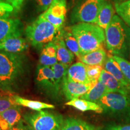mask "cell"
I'll return each mask as SVG.
<instances>
[{"instance_id":"277c9868","label":"cell","mask_w":130,"mask_h":130,"mask_svg":"<svg viewBox=\"0 0 130 130\" xmlns=\"http://www.w3.org/2000/svg\"><path fill=\"white\" fill-rule=\"evenodd\" d=\"M58 31L51 23L39 16L36 20L25 28V33L27 39L36 48H42L45 45L53 42Z\"/></svg>"},{"instance_id":"ffe728a7","label":"cell","mask_w":130,"mask_h":130,"mask_svg":"<svg viewBox=\"0 0 130 130\" xmlns=\"http://www.w3.org/2000/svg\"><path fill=\"white\" fill-rule=\"evenodd\" d=\"M103 69L109 72L122 84H123L125 87L130 90L129 83L126 80L118 63L113 59L111 56H108L107 57L106 60L103 65Z\"/></svg>"},{"instance_id":"1f68e13d","label":"cell","mask_w":130,"mask_h":130,"mask_svg":"<svg viewBox=\"0 0 130 130\" xmlns=\"http://www.w3.org/2000/svg\"><path fill=\"white\" fill-rule=\"evenodd\" d=\"M37 7L40 11H45L48 9L54 0H35Z\"/></svg>"},{"instance_id":"30bf717a","label":"cell","mask_w":130,"mask_h":130,"mask_svg":"<svg viewBox=\"0 0 130 130\" xmlns=\"http://www.w3.org/2000/svg\"><path fill=\"white\" fill-rule=\"evenodd\" d=\"M94 85L92 84H83L70 80L67 76L63 81L62 92L68 100L78 98L87 93Z\"/></svg>"},{"instance_id":"7a4b0ae2","label":"cell","mask_w":130,"mask_h":130,"mask_svg":"<svg viewBox=\"0 0 130 130\" xmlns=\"http://www.w3.org/2000/svg\"><path fill=\"white\" fill-rule=\"evenodd\" d=\"M105 46L113 56L125 57L130 46V27L115 14L105 30Z\"/></svg>"},{"instance_id":"836d02e7","label":"cell","mask_w":130,"mask_h":130,"mask_svg":"<svg viewBox=\"0 0 130 130\" xmlns=\"http://www.w3.org/2000/svg\"><path fill=\"white\" fill-rule=\"evenodd\" d=\"M104 130H130V124L110 125L105 128Z\"/></svg>"},{"instance_id":"ac0fdd59","label":"cell","mask_w":130,"mask_h":130,"mask_svg":"<svg viewBox=\"0 0 130 130\" xmlns=\"http://www.w3.org/2000/svg\"><path fill=\"white\" fill-rule=\"evenodd\" d=\"M108 56L103 48L81 55L78 58L81 62L89 66H101L103 67Z\"/></svg>"},{"instance_id":"9a60e30c","label":"cell","mask_w":130,"mask_h":130,"mask_svg":"<svg viewBox=\"0 0 130 130\" xmlns=\"http://www.w3.org/2000/svg\"><path fill=\"white\" fill-rule=\"evenodd\" d=\"M53 42L57 48L58 62L70 66L74 60L75 55L66 46L60 31L58 32Z\"/></svg>"},{"instance_id":"7402d4cb","label":"cell","mask_w":130,"mask_h":130,"mask_svg":"<svg viewBox=\"0 0 130 130\" xmlns=\"http://www.w3.org/2000/svg\"><path fill=\"white\" fill-rule=\"evenodd\" d=\"M65 104L74 107L81 111H92L98 113L104 112L102 108L98 104L81 98L73 99L66 102Z\"/></svg>"},{"instance_id":"4fadbf2b","label":"cell","mask_w":130,"mask_h":130,"mask_svg":"<svg viewBox=\"0 0 130 130\" xmlns=\"http://www.w3.org/2000/svg\"><path fill=\"white\" fill-rule=\"evenodd\" d=\"M21 121V108L16 105L0 113V130H10Z\"/></svg>"},{"instance_id":"d4e9b609","label":"cell","mask_w":130,"mask_h":130,"mask_svg":"<svg viewBox=\"0 0 130 130\" xmlns=\"http://www.w3.org/2000/svg\"><path fill=\"white\" fill-rule=\"evenodd\" d=\"M106 93H107L106 87L101 81H98L87 93L81 96L80 98L98 104Z\"/></svg>"},{"instance_id":"9c48e42d","label":"cell","mask_w":130,"mask_h":130,"mask_svg":"<svg viewBox=\"0 0 130 130\" xmlns=\"http://www.w3.org/2000/svg\"><path fill=\"white\" fill-rule=\"evenodd\" d=\"M36 82L37 85L48 95L55 98L57 96L54 76L51 67L39 64L37 69Z\"/></svg>"},{"instance_id":"603a6c76","label":"cell","mask_w":130,"mask_h":130,"mask_svg":"<svg viewBox=\"0 0 130 130\" xmlns=\"http://www.w3.org/2000/svg\"><path fill=\"white\" fill-rule=\"evenodd\" d=\"M69 66L62 64L59 62L51 66L54 72L55 80V86L57 96L60 95L62 92L63 81L67 76L68 70Z\"/></svg>"},{"instance_id":"3957f363","label":"cell","mask_w":130,"mask_h":130,"mask_svg":"<svg viewBox=\"0 0 130 130\" xmlns=\"http://www.w3.org/2000/svg\"><path fill=\"white\" fill-rule=\"evenodd\" d=\"M69 29L78 41L82 55L103 48L105 44L104 30L96 24L79 22Z\"/></svg>"},{"instance_id":"8992f818","label":"cell","mask_w":130,"mask_h":130,"mask_svg":"<svg viewBox=\"0 0 130 130\" xmlns=\"http://www.w3.org/2000/svg\"><path fill=\"white\" fill-rule=\"evenodd\" d=\"M23 117L31 130H61L64 122L61 115L42 110L26 113Z\"/></svg>"},{"instance_id":"d590c367","label":"cell","mask_w":130,"mask_h":130,"mask_svg":"<svg viewBox=\"0 0 130 130\" xmlns=\"http://www.w3.org/2000/svg\"><path fill=\"white\" fill-rule=\"evenodd\" d=\"M110 1H112L113 3V4H116V3H122L123 1H125L126 0H110Z\"/></svg>"},{"instance_id":"f1b7e54d","label":"cell","mask_w":130,"mask_h":130,"mask_svg":"<svg viewBox=\"0 0 130 130\" xmlns=\"http://www.w3.org/2000/svg\"><path fill=\"white\" fill-rule=\"evenodd\" d=\"M102 66H89L87 65V74L90 82L95 84L98 82L101 74Z\"/></svg>"},{"instance_id":"5bb4252c","label":"cell","mask_w":130,"mask_h":130,"mask_svg":"<svg viewBox=\"0 0 130 130\" xmlns=\"http://www.w3.org/2000/svg\"><path fill=\"white\" fill-rule=\"evenodd\" d=\"M104 84L107 92H117L126 95H130V90L116 79L109 72L102 69L99 80Z\"/></svg>"},{"instance_id":"6da1fadb","label":"cell","mask_w":130,"mask_h":130,"mask_svg":"<svg viewBox=\"0 0 130 130\" xmlns=\"http://www.w3.org/2000/svg\"><path fill=\"white\" fill-rule=\"evenodd\" d=\"M26 57L0 51V88L12 93L25 74Z\"/></svg>"},{"instance_id":"44dd1931","label":"cell","mask_w":130,"mask_h":130,"mask_svg":"<svg viewBox=\"0 0 130 130\" xmlns=\"http://www.w3.org/2000/svg\"><path fill=\"white\" fill-rule=\"evenodd\" d=\"M101 126L90 124L80 119L68 118L64 120L61 130H101Z\"/></svg>"},{"instance_id":"4dcf8cb0","label":"cell","mask_w":130,"mask_h":130,"mask_svg":"<svg viewBox=\"0 0 130 130\" xmlns=\"http://www.w3.org/2000/svg\"><path fill=\"white\" fill-rule=\"evenodd\" d=\"M14 12V8L6 0H0V19L10 18Z\"/></svg>"},{"instance_id":"ba28073f","label":"cell","mask_w":130,"mask_h":130,"mask_svg":"<svg viewBox=\"0 0 130 130\" xmlns=\"http://www.w3.org/2000/svg\"><path fill=\"white\" fill-rule=\"evenodd\" d=\"M66 12V0H54L48 9L40 16L60 31L64 25Z\"/></svg>"},{"instance_id":"d6a6232c","label":"cell","mask_w":130,"mask_h":130,"mask_svg":"<svg viewBox=\"0 0 130 130\" xmlns=\"http://www.w3.org/2000/svg\"><path fill=\"white\" fill-rule=\"evenodd\" d=\"M7 2L14 8L16 13L19 12L22 9L24 1L25 0H6Z\"/></svg>"},{"instance_id":"2e32d148","label":"cell","mask_w":130,"mask_h":130,"mask_svg":"<svg viewBox=\"0 0 130 130\" xmlns=\"http://www.w3.org/2000/svg\"><path fill=\"white\" fill-rule=\"evenodd\" d=\"M67 78L75 82L92 84L87 74V65L81 61L74 63L69 66L68 70Z\"/></svg>"},{"instance_id":"e575fe53","label":"cell","mask_w":130,"mask_h":130,"mask_svg":"<svg viewBox=\"0 0 130 130\" xmlns=\"http://www.w3.org/2000/svg\"><path fill=\"white\" fill-rule=\"evenodd\" d=\"M10 130H31L28 125H25L22 120Z\"/></svg>"},{"instance_id":"7c38bea8","label":"cell","mask_w":130,"mask_h":130,"mask_svg":"<svg viewBox=\"0 0 130 130\" xmlns=\"http://www.w3.org/2000/svg\"><path fill=\"white\" fill-rule=\"evenodd\" d=\"M23 24L18 19H0V41L14 35H22Z\"/></svg>"},{"instance_id":"5b68a950","label":"cell","mask_w":130,"mask_h":130,"mask_svg":"<svg viewBox=\"0 0 130 130\" xmlns=\"http://www.w3.org/2000/svg\"><path fill=\"white\" fill-rule=\"evenodd\" d=\"M105 1V0H77L71 13V23L96 24L98 15Z\"/></svg>"},{"instance_id":"e0dca14e","label":"cell","mask_w":130,"mask_h":130,"mask_svg":"<svg viewBox=\"0 0 130 130\" xmlns=\"http://www.w3.org/2000/svg\"><path fill=\"white\" fill-rule=\"evenodd\" d=\"M115 14V7L110 1L105 0L98 15L96 24L105 30L107 26L109 25Z\"/></svg>"},{"instance_id":"d6986e66","label":"cell","mask_w":130,"mask_h":130,"mask_svg":"<svg viewBox=\"0 0 130 130\" xmlns=\"http://www.w3.org/2000/svg\"><path fill=\"white\" fill-rule=\"evenodd\" d=\"M58 63L57 48L53 42L47 43L42 48L39 57V64L51 67Z\"/></svg>"},{"instance_id":"484cf974","label":"cell","mask_w":130,"mask_h":130,"mask_svg":"<svg viewBox=\"0 0 130 130\" xmlns=\"http://www.w3.org/2000/svg\"><path fill=\"white\" fill-rule=\"evenodd\" d=\"M62 35L63 40H64L65 45L67 48L74 54L75 56H77L78 58H79L82 55L78 41L73 35L72 32L70 30L69 27L66 28H63L60 31Z\"/></svg>"},{"instance_id":"8d00e7d4","label":"cell","mask_w":130,"mask_h":130,"mask_svg":"<svg viewBox=\"0 0 130 130\" xmlns=\"http://www.w3.org/2000/svg\"><path fill=\"white\" fill-rule=\"evenodd\" d=\"M73 1H75V0H73Z\"/></svg>"},{"instance_id":"8fae6325","label":"cell","mask_w":130,"mask_h":130,"mask_svg":"<svg viewBox=\"0 0 130 130\" xmlns=\"http://www.w3.org/2000/svg\"><path fill=\"white\" fill-rule=\"evenodd\" d=\"M29 45L21 35H14L0 41V51L10 53L21 54L27 51Z\"/></svg>"},{"instance_id":"f546056e","label":"cell","mask_w":130,"mask_h":130,"mask_svg":"<svg viewBox=\"0 0 130 130\" xmlns=\"http://www.w3.org/2000/svg\"><path fill=\"white\" fill-rule=\"evenodd\" d=\"M16 105H16L13 95L10 96H0V113Z\"/></svg>"},{"instance_id":"4316f807","label":"cell","mask_w":130,"mask_h":130,"mask_svg":"<svg viewBox=\"0 0 130 130\" xmlns=\"http://www.w3.org/2000/svg\"><path fill=\"white\" fill-rule=\"evenodd\" d=\"M114 7L118 15L130 27V0L114 4Z\"/></svg>"},{"instance_id":"83f0119b","label":"cell","mask_w":130,"mask_h":130,"mask_svg":"<svg viewBox=\"0 0 130 130\" xmlns=\"http://www.w3.org/2000/svg\"><path fill=\"white\" fill-rule=\"evenodd\" d=\"M111 56L113 59L118 63L123 75L125 77L126 80L130 84V62L125 58L121 57L113 56V55H111Z\"/></svg>"},{"instance_id":"52a82bcc","label":"cell","mask_w":130,"mask_h":130,"mask_svg":"<svg viewBox=\"0 0 130 130\" xmlns=\"http://www.w3.org/2000/svg\"><path fill=\"white\" fill-rule=\"evenodd\" d=\"M98 104L102 107L103 111L107 113L130 117L129 95L107 92Z\"/></svg>"},{"instance_id":"cb8c5ba5","label":"cell","mask_w":130,"mask_h":130,"mask_svg":"<svg viewBox=\"0 0 130 130\" xmlns=\"http://www.w3.org/2000/svg\"><path fill=\"white\" fill-rule=\"evenodd\" d=\"M16 105L19 106L27 107L35 111H41L43 109H54L55 106L50 104L39 101L30 100L28 99L24 98L19 96L13 95Z\"/></svg>"}]
</instances>
